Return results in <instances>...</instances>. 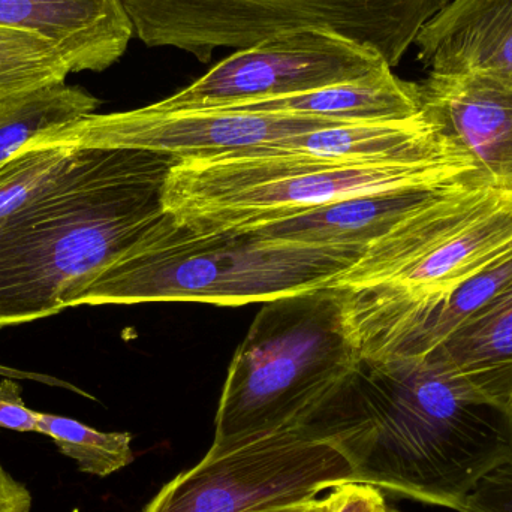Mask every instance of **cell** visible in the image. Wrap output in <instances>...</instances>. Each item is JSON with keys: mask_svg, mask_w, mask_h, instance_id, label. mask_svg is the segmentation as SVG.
I'll use <instances>...</instances> for the list:
<instances>
[{"mask_svg": "<svg viewBox=\"0 0 512 512\" xmlns=\"http://www.w3.org/2000/svg\"><path fill=\"white\" fill-rule=\"evenodd\" d=\"M306 426L352 483L459 512L512 459V411L477 396L435 354L363 361Z\"/></svg>", "mask_w": 512, "mask_h": 512, "instance_id": "1", "label": "cell"}, {"mask_svg": "<svg viewBox=\"0 0 512 512\" xmlns=\"http://www.w3.org/2000/svg\"><path fill=\"white\" fill-rule=\"evenodd\" d=\"M48 134L75 152L53 185L0 219V328L71 309L165 213L176 159Z\"/></svg>", "mask_w": 512, "mask_h": 512, "instance_id": "2", "label": "cell"}, {"mask_svg": "<svg viewBox=\"0 0 512 512\" xmlns=\"http://www.w3.org/2000/svg\"><path fill=\"white\" fill-rule=\"evenodd\" d=\"M363 249L270 242L252 231H204L162 218L84 286L71 307L188 303L240 307L334 286Z\"/></svg>", "mask_w": 512, "mask_h": 512, "instance_id": "3", "label": "cell"}, {"mask_svg": "<svg viewBox=\"0 0 512 512\" xmlns=\"http://www.w3.org/2000/svg\"><path fill=\"white\" fill-rule=\"evenodd\" d=\"M343 298L325 286L264 303L231 360L210 450L300 426L357 373Z\"/></svg>", "mask_w": 512, "mask_h": 512, "instance_id": "4", "label": "cell"}, {"mask_svg": "<svg viewBox=\"0 0 512 512\" xmlns=\"http://www.w3.org/2000/svg\"><path fill=\"white\" fill-rule=\"evenodd\" d=\"M474 173L480 171L471 159L361 164L259 147L177 162L168 174L164 206L177 221L197 230L251 231L346 198Z\"/></svg>", "mask_w": 512, "mask_h": 512, "instance_id": "5", "label": "cell"}, {"mask_svg": "<svg viewBox=\"0 0 512 512\" xmlns=\"http://www.w3.org/2000/svg\"><path fill=\"white\" fill-rule=\"evenodd\" d=\"M150 48H176L209 63L218 48L245 50L322 30L378 51L396 68L418 33L451 0H122Z\"/></svg>", "mask_w": 512, "mask_h": 512, "instance_id": "6", "label": "cell"}, {"mask_svg": "<svg viewBox=\"0 0 512 512\" xmlns=\"http://www.w3.org/2000/svg\"><path fill=\"white\" fill-rule=\"evenodd\" d=\"M352 483L346 457L304 427L222 451L174 477L141 512H251L318 498Z\"/></svg>", "mask_w": 512, "mask_h": 512, "instance_id": "7", "label": "cell"}, {"mask_svg": "<svg viewBox=\"0 0 512 512\" xmlns=\"http://www.w3.org/2000/svg\"><path fill=\"white\" fill-rule=\"evenodd\" d=\"M387 66L378 51L336 33H292L236 51L191 86L149 107L219 110L360 80Z\"/></svg>", "mask_w": 512, "mask_h": 512, "instance_id": "8", "label": "cell"}, {"mask_svg": "<svg viewBox=\"0 0 512 512\" xmlns=\"http://www.w3.org/2000/svg\"><path fill=\"white\" fill-rule=\"evenodd\" d=\"M336 125L343 123L285 114L158 111L147 105L120 113L89 114L51 132L78 143L144 150L185 162L248 152Z\"/></svg>", "mask_w": 512, "mask_h": 512, "instance_id": "9", "label": "cell"}, {"mask_svg": "<svg viewBox=\"0 0 512 512\" xmlns=\"http://www.w3.org/2000/svg\"><path fill=\"white\" fill-rule=\"evenodd\" d=\"M417 84L424 116L471 156L493 189L512 195V77L429 72Z\"/></svg>", "mask_w": 512, "mask_h": 512, "instance_id": "10", "label": "cell"}, {"mask_svg": "<svg viewBox=\"0 0 512 512\" xmlns=\"http://www.w3.org/2000/svg\"><path fill=\"white\" fill-rule=\"evenodd\" d=\"M471 185L490 186L480 173H474L448 182L346 198L251 231L270 242L366 251L415 213Z\"/></svg>", "mask_w": 512, "mask_h": 512, "instance_id": "11", "label": "cell"}, {"mask_svg": "<svg viewBox=\"0 0 512 512\" xmlns=\"http://www.w3.org/2000/svg\"><path fill=\"white\" fill-rule=\"evenodd\" d=\"M0 27L47 42L71 74L107 71L135 36L122 0H0Z\"/></svg>", "mask_w": 512, "mask_h": 512, "instance_id": "12", "label": "cell"}, {"mask_svg": "<svg viewBox=\"0 0 512 512\" xmlns=\"http://www.w3.org/2000/svg\"><path fill=\"white\" fill-rule=\"evenodd\" d=\"M414 45L421 65L433 74L512 77V0H451Z\"/></svg>", "mask_w": 512, "mask_h": 512, "instance_id": "13", "label": "cell"}, {"mask_svg": "<svg viewBox=\"0 0 512 512\" xmlns=\"http://www.w3.org/2000/svg\"><path fill=\"white\" fill-rule=\"evenodd\" d=\"M264 147L361 164L472 161L471 156L430 122L424 113L408 120L343 123L274 141Z\"/></svg>", "mask_w": 512, "mask_h": 512, "instance_id": "14", "label": "cell"}, {"mask_svg": "<svg viewBox=\"0 0 512 512\" xmlns=\"http://www.w3.org/2000/svg\"><path fill=\"white\" fill-rule=\"evenodd\" d=\"M219 110L313 117L339 123L408 120L423 114L418 84L397 77L390 66L360 80Z\"/></svg>", "mask_w": 512, "mask_h": 512, "instance_id": "15", "label": "cell"}, {"mask_svg": "<svg viewBox=\"0 0 512 512\" xmlns=\"http://www.w3.org/2000/svg\"><path fill=\"white\" fill-rule=\"evenodd\" d=\"M430 354L477 396L512 411V285Z\"/></svg>", "mask_w": 512, "mask_h": 512, "instance_id": "16", "label": "cell"}, {"mask_svg": "<svg viewBox=\"0 0 512 512\" xmlns=\"http://www.w3.org/2000/svg\"><path fill=\"white\" fill-rule=\"evenodd\" d=\"M99 105L87 90L66 83L0 99V164L39 135L96 113Z\"/></svg>", "mask_w": 512, "mask_h": 512, "instance_id": "17", "label": "cell"}, {"mask_svg": "<svg viewBox=\"0 0 512 512\" xmlns=\"http://www.w3.org/2000/svg\"><path fill=\"white\" fill-rule=\"evenodd\" d=\"M75 144L39 135L0 164V219L41 195L66 170Z\"/></svg>", "mask_w": 512, "mask_h": 512, "instance_id": "18", "label": "cell"}, {"mask_svg": "<svg viewBox=\"0 0 512 512\" xmlns=\"http://www.w3.org/2000/svg\"><path fill=\"white\" fill-rule=\"evenodd\" d=\"M36 421L38 433L53 439L57 450L75 460L84 474L108 477L135 460L131 433L101 432L72 418L42 412H36Z\"/></svg>", "mask_w": 512, "mask_h": 512, "instance_id": "19", "label": "cell"}, {"mask_svg": "<svg viewBox=\"0 0 512 512\" xmlns=\"http://www.w3.org/2000/svg\"><path fill=\"white\" fill-rule=\"evenodd\" d=\"M65 60L47 42L0 27V99L66 83Z\"/></svg>", "mask_w": 512, "mask_h": 512, "instance_id": "20", "label": "cell"}, {"mask_svg": "<svg viewBox=\"0 0 512 512\" xmlns=\"http://www.w3.org/2000/svg\"><path fill=\"white\" fill-rule=\"evenodd\" d=\"M459 512H512V459L487 474Z\"/></svg>", "mask_w": 512, "mask_h": 512, "instance_id": "21", "label": "cell"}, {"mask_svg": "<svg viewBox=\"0 0 512 512\" xmlns=\"http://www.w3.org/2000/svg\"><path fill=\"white\" fill-rule=\"evenodd\" d=\"M0 427L21 433H38L36 412L27 408L20 385L11 379L0 382Z\"/></svg>", "mask_w": 512, "mask_h": 512, "instance_id": "22", "label": "cell"}, {"mask_svg": "<svg viewBox=\"0 0 512 512\" xmlns=\"http://www.w3.org/2000/svg\"><path fill=\"white\" fill-rule=\"evenodd\" d=\"M336 502L330 512H385V493L369 484L348 483L334 487Z\"/></svg>", "mask_w": 512, "mask_h": 512, "instance_id": "23", "label": "cell"}, {"mask_svg": "<svg viewBox=\"0 0 512 512\" xmlns=\"http://www.w3.org/2000/svg\"><path fill=\"white\" fill-rule=\"evenodd\" d=\"M0 512H32V495L0 463Z\"/></svg>", "mask_w": 512, "mask_h": 512, "instance_id": "24", "label": "cell"}, {"mask_svg": "<svg viewBox=\"0 0 512 512\" xmlns=\"http://www.w3.org/2000/svg\"><path fill=\"white\" fill-rule=\"evenodd\" d=\"M336 502V493L331 489L324 498L306 499L294 504L276 505V507L261 508L251 512H330Z\"/></svg>", "mask_w": 512, "mask_h": 512, "instance_id": "25", "label": "cell"}, {"mask_svg": "<svg viewBox=\"0 0 512 512\" xmlns=\"http://www.w3.org/2000/svg\"><path fill=\"white\" fill-rule=\"evenodd\" d=\"M385 512H400V511L399 510H394V508L388 507L387 511H385Z\"/></svg>", "mask_w": 512, "mask_h": 512, "instance_id": "26", "label": "cell"}]
</instances>
